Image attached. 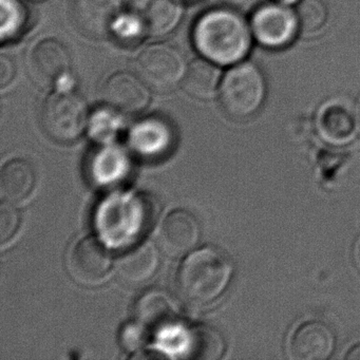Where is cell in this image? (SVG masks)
Returning a JSON list of instances; mask_svg holds the SVG:
<instances>
[{
  "label": "cell",
  "mask_w": 360,
  "mask_h": 360,
  "mask_svg": "<svg viewBox=\"0 0 360 360\" xmlns=\"http://www.w3.org/2000/svg\"><path fill=\"white\" fill-rule=\"evenodd\" d=\"M266 81L254 63L233 65L222 77L219 102L225 115L236 121L250 119L259 112L266 98Z\"/></svg>",
  "instance_id": "4"
},
{
  "label": "cell",
  "mask_w": 360,
  "mask_h": 360,
  "mask_svg": "<svg viewBox=\"0 0 360 360\" xmlns=\"http://www.w3.org/2000/svg\"><path fill=\"white\" fill-rule=\"evenodd\" d=\"M15 77V65L11 58L6 56L0 58V86L5 88L13 81Z\"/></svg>",
  "instance_id": "29"
},
{
  "label": "cell",
  "mask_w": 360,
  "mask_h": 360,
  "mask_svg": "<svg viewBox=\"0 0 360 360\" xmlns=\"http://www.w3.org/2000/svg\"><path fill=\"white\" fill-rule=\"evenodd\" d=\"M221 66L204 58L193 60L187 66L183 79V89L188 96L198 100H210L219 92L222 73Z\"/></svg>",
  "instance_id": "20"
},
{
  "label": "cell",
  "mask_w": 360,
  "mask_h": 360,
  "mask_svg": "<svg viewBox=\"0 0 360 360\" xmlns=\"http://www.w3.org/2000/svg\"><path fill=\"white\" fill-rule=\"evenodd\" d=\"M89 119L87 103L73 90H56L41 108V127L50 139L63 144L81 138Z\"/></svg>",
  "instance_id": "5"
},
{
  "label": "cell",
  "mask_w": 360,
  "mask_h": 360,
  "mask_svg": "<svg viewBox=\"0 0 360 360\" xmlns=\"http://www.w3.org/2000/svg\"><path fill=\"white\" fill-rule=\"evenodd\" d=\"M103 103L122 115H136L147 108L150 102V87L138 73L117 71L103 84Z\"/></svg>",
  "instance_id": "10"
},
{
  "label": "cell",
  "mask_w": 360,
  "mask_h": 360,
  "mask_svg": "<svg viewBox=\"0 0 360 360\" xmlns=\"http://www.w3.org/2000/svg\"><path fill=\"white\" fill-rule=\"evenodd\" d=\"M233 275L229 259L214 246L189 254L176 274L179 296L191 307H202L216 301L226 290Z\"/></svg>",
  "instance_id": "2"
},
{
  "label": "cell",
  "mask_w": 360,
  "mask_h": 360,
  "mask_svg": "<svg viewBox=\"0 0 360 360\" xmlns=\"http://www.w3.org/2000/svg\"><path fill=\"white\" fill-rule=\"evenodd\" d=\"M250 24L254 39L269 49L286 47L299 32L296 12L278 1L257 8Z\"/></svg>",
  "instance_id": "8"
},
{
  "label": "cell",
  "mask_w": 360,
  "mask_h": 360,
  "mask_svg": "<svg viewBox=\"0 0 360 360\" xmlns=\"http://www.w3.org/2000/svg\"><path fill=\"white\" fill-rule=\"evenodd\" d=\"M20 212L10 202L0 205V243L5 245L13 238L20 226Z\"/></svg>",
  "instance_id": "27"
},
{
  "label": "cell",
  "mask_w": 360,
  "mask_h": 360,
  "mask_svg": "<svg viewBox=\"0 0 360 360\" xmlns=\"http://www.w3.org/2000/svg\"><path fill=\"white\" fill-rule=\"evenodd\" d=\"M174 134L163 117H148L139 121L129 132V144L143 157H160L174 145Z\"/></svg>",
  "instance_id": "15"
},
{
  "label": "cell",
  "mask_w": 360,
  "mask_h": 360,
  "mask_svg": "<svg viewBox=\"0 0 360 360\" xmlns=\"http://www.w3.org/2000/svg\"><path fill=\"white\" fill-rule=\"evenodd\" d=\"M112 259L103 242L94 237L79 240L67 254L66 266L70 277L79 285H100L110 271Z\"/></svg>",
  "instance_id": "9"
},
{
  "label": "cell",
  "mask_w": 360,
  "mask_h": 360,
  "mask_svg": "<svg viewBox=\"0 0 360 360\" xmlns=\"http://www.w3.org/2000/svg\"><path fill=\"white\" fill-rule=\"evenodd\" d=\"M181 357L195 360H218L225 351V340L220 332L207 324L188 328L180 341Z\"/></svg>",
  "instance_id": "19"
},
{
  "label": "cell",
  "mask_w": 360,
  "mask_h": 360,
  "mask_svg": "<svg viewBox=\"0 0 360 360\" xmlns=\"http://www.w3.org/2000/svg\"><path fill=\"white\" fill-rule=\"evenodd\" d=\"M110 35L122 44L138 43L142 37H147L140 20L130 10L120 14L113 25Z\"/></svg>",
  "instance_id": "26"
},
{
  "label": "cell",
  "mask_w": 360,
  "mask_h": 360,
  "mask_svg": "<svg viewBox=\"0 0 360 360\" xmlns=\"http://www.w3.org/2000/svg\"><path fill=\"white\" fill-rule=\"evenodd\" d=\"M122 113L111 107L104 106L96 109L94 115H90L89 128L92 136L96 138H111L117 134L121 127Z\"/></svg>",
  "instance_id": "25"
},
{
  "label": "cell",
  "mask_w": 360,
  "mask_h": 360,
  "mask_svg": "<svg viewBox=\"0 0 360 360\" xmlns=\"http://www.w3.org/2000/svg\"><path fill=\"white\" fill-rule=\"evenodd\" d=\"M35 185V172L27 160L8 162L0 174V193L10 203L26 199Z\"/></svg>",
  "instance_id": "21"
},
{
  "label": "cell",
  "mask_w": 360,
  "mask_h": 360,
  "mask_svg": "<svg viewBox=\"0 0 360 360\" xmlns=\"http://www.w3.org/2000/svg\"><path fill=\"white\" fill-rule=\"evenodd\" d=\"M358 127H359V131H360V112H359V117H358Z\"/></svg>",
  "instance_id": "33"
},
{
  "label": "cell",
  "mask_w": 360,
  "mask_h": 360,
  "mask_svg": "<svg viewBox=\"0 0 360 360\" xmlns=\"http://www.w3.org/2000/svg\"><path fill=\"white\" fill-rule=\"evenodd\" d=\"M130 11L147 37H163L178 28L184 15L182 0H131Z\"/></svg>",
  "instance_id": "12"
},
{
  "label": "cell",
  "mask_w": 360,
  "mask_h": 360,
  "mask_svg": "<svg viewBox=\"0 0 360 360\" xmlns=\"http://www.w3.org/2000/svg\"><path fill=\"white\" fill-rule=\"evenodd\" d=\"M32 1H35V3H39V1H44V0H32Z\"/></svg>",
  "instance_id": "34"
},
{
  "label": "cell",
  "mask_w": 360,
  "mask_h": 360,
  "mask_svg": "<svg viewBox=\"0 0 360 360\" xmlns=\"http://www.w3.org/2000/svg\"><path fill=\"white\" fill-rule=\"evenodd\" d=\"M122 0H75L72 20L77 30L91 39L111 34L113 25L123 12Z\"/></svg>",
  "instance_id": "11"
},
{
  "label": "cell",
  "mask_w": 360,
  "mask_h": 360,
  "mask_svg": "<svg viewBox=\"0 0 360 360\" xmlns=\"http://www.w3.org/2000/svg\"><path fill=\"white\" fill-rule=\"evenodd\" d=\"M71 64L66 46L56 39L37 41L28 56L31 79L44 89L72 90Z\"/></svg>",
  "instance_id": "6"
},
{
  "label": "cell",
  "mask_w": 360,
  "mask_h": 360,
  "mask_svg": "<svg viewBox=\"0 0 360 360\" xmlns=\"http://www.w3.org/2000/svg\"><path fill=\"white\" fill-rule=\"evenodd\" d=\"M336 337L328 324L318 320L303 322L290 339V356L296 360H324L330 357Z\"/></svg>",
  "instance_id": "13"
},
{
  "label": "cell",
  "mask_w": 360,
  "mask_h": 360,
  "mask_svg": "<svg viewBox=\"0 0 360 360\" xmlns=\"http://www.w3.org/2000/svg\"><path fill=\"white\" fill-rule=\"evenodd\" d=\"M0 39L11 43L22 37L28 28L30 14L22 0H0Z\"/></svg>",
  "instance_id": "22"
},
{
  "label": "cell",
  "mask_w": 360,
  "mask_h": 360,
  "mask_svg": "<svg viewBox=\"0 0 360 360\" xmlns=\"http://www.w3.org/2000/svg\"><path fill=\"white\" fill-rule=\"evenodd\" d=\"M355 262H356V266H357L358 271H360V243H359V245H358L357 250H356Z\"/></svg>",
  "instance_id": "31"
},
{
  "label": "cell",
  "mask_w": 360,
  "mask_h": 360,
  "mask_svg": "<svg viewBox=\"0 0 360 360\" xmlns=\"http://www.w3.org/2000/svg\"><path fill=\"white\" fill-rule=\"evenodd\" d=\"M345 359L347 360H360V343L354 345L347 351L345 355Z\"/></svg>",
  "instance_id": "30"
},
{
  "label": "cell",
  "mask_w": 360,
  "mask_h": 360,
  "mask_svg": "<svg viewBox=\"0 0 360 360\" xmlns=\"http://www.w3.org/2000/svg\"><path fill=\"white\" fill-rule=\"evenodd\" d=\"M134 316L146 330H160L176 321L179 309L176 301L165 290H150L136 301Z\"/></svg>",
  "instance_id": "17"
},
{
  "label": "cell",
  "mask_w": 360,
  "mask_h": 360,
  "mask_svg": "<svg viewBox=\"0 0 360 360\" xmlns=\"http://www.w3.org/2000/svg\"><path fill=\"white\" fill-rule=\"evenodd\" d=\"M295 12L299 31L307 34L320 32L328 24V9L323 0H300Z\"/></svg>",
  "instance_id": "23"
},
{
  "label": "cell",
  "mask_w": 360,
  "mask_h": 360,
  "mask_svg": "<svg viewBox=\"0 0 360 360\" xmlns=\"http://www.w3.org/2000/svg\"><path fill=\"white\" fill-rule=\"evenodd\" d=\"M96 157V176L101 184L115 182L124 176L126 170V160L123 151L115 147H106L98 151Z\"/></svg>",
  "instance_id": "24"
},
{
  "label": "cell",
  "mask_w": 360,
  "mask_h": 360,
  "mask_svg": "<svg viewBox=\"0 0 360 360\" xmlns=\"http://www.w3.org/2000/svg\"><path fill=\"white\" fill-rule=\"evenodd\" d=\"M191 39L202 58L219 66H233L245 60L254 37L250 22L239 12L219 7L198 18Z\"/></svg>",
  "instance_id": "1"
},
{
  "label": "cell",
  "mask_w": 360,
  "mask_h": 360,
  "mask_svg": "<svg viewBox=\"0 0 360 360\" xmlns=\"http://www.w3.org/2000/svg\"><path fill=\"white\" fill-rule=\"evenodd\" d=\"M278 3L284 4V5H294V4H298L300 0H276Z\"/></svg>",
  "instance_id": "32"
},
{
  "label": "cell",
  "mask_w": 360,
  "mask_h": 360,
  "mask_svg": "<svg viewBox=\"0 0 360 360\" xmlns=\"http://www.w3.org/2000/svg\"><path fill=\"white\" fill-rule=\"evenodd\" d=\"M201 229L197 218L188 210L170 212L162 223L159 243L162 250L170 257H181L197 245Z\"/></svg>",
  "instance_id": "14"
},
{
  "label": "cell",
  "mask_w": 360,
  "mask_h": 360,
  "mask_svg": "<svg viewBox=\"0 0 360 360\" xmlns=\"http://www.w3.org/2000/svg\"><path fill=\"white\" fill-rule=\"evenodd\" d=\"M150 199L140 195H117L101 205L98 229L109 243L127 244L142 238L155 219Z\"/></svg>",
  "instance_id": "3"
},
{
  "label": "cell",
  "mask_w": 360,
  "mask_h": 360,
  "mask_svg": "<svg viewBox=\"0 0 360 360\" xmlns=\"http://www.w3.org/2000/svg\"><path fill=\"white\" fill-rule=\"evenodd\" d=\"M187 64L182 53L168 44H153L136 58V73L157 91H170L182 84Z\"/></svg>",
  "instance_id": "7"
},
{
  "label": "cell",
  "mask_w": 360,
  "mask_h": 360,
  "mask_svg": "<svg viewBox=\"0 0 360 360\" xmlns=\"http://www.w3.org/2000/svg\"><path fill=\"white\" fill-rule=\"evenodd\" d=\"M160 265V252L150 241L141 242L123 252L115 262L117 275L130 284L148 281L157 273Z\"/></svg>",
  "instance_id": "16"
},
{
  "label": "cell",
  "mask_w": 360,
  "mask_h": 360,
  "mask_svg": "<svg viewBox=\"0 0 360 360\" xmlns=\"http://www.w3.org/2000/svg\"><path fill=\"white\" fill-rule=\"evenodd\" d=\"M317 125L326 141L343 144L353 139L358 123L351 106L341 101L333 100L320 109Z\"/></svg>",
  "instance_id": "18"
},
{
  "label": "cell",
  "mask_w": 360,
  "mask_h": 360,
  "mask_svg": "<svg viewBox=\"0 0 360 360\" xmlns=\"http://www.w3.org/2000/svg\"><path fill=\"white\" fill-rule=\"evenodd\" d=\"M145 330L146 328L139 323H129L122 330L121 342L128 351H136L145 342Z\"/></svg>",
  "instance_id": "28"
}]
</instances>
